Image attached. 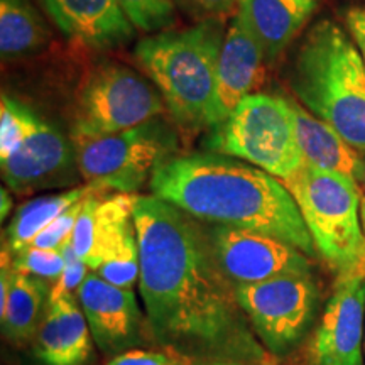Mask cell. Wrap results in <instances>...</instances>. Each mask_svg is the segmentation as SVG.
Listing matches in <instances>:
<instances>
[{
	"instance_id": "6da1fadb",
	"label": "cell",
	"mask_w": 365,
	"mask_h": 365,
	"mask_svg": "<svg viewBox=\"0 0 365 365\" xmlns=\"http://www.w3.org/2000/svg\"><path fill=\"white\" fill-rule=\"evenodd\" d=\"M132 215L139 289L154 339L191 359L262 364L266 355L218 262L208 227L156 195H135Z\"/></svg>"
},
{
	"instance_id": "5b68a950",
	"label": "cell",
	"mask_w": 365,
	"mask_h": 365,
	"mask_svg": "<svg viewBox=\"0 0 365 365\" xmlns=\"http://www.w3.org/2000/svg\"><path fill=\"white\" fill-rule=\"evenodd\" d=\"M282 185L293 195L319 257L336 277L365 276L359 182L303 164Z\"/></svg>"
},
{
	"instance_id": "30bf717a",
	"label": "cell",
	"mask_w": 365,
	"mask_h": 365,
	"mask_svg": "<svg viewBox=\"0 0 365 365\" xmlns=\"http://www.w3.org/2000/svg\"><path fill=\"white\" fill-rule=\"evenodd\" d=\"M208 232L218 262L235 286L309 272L308 255L277 237L227 225H210Z\"/></svg>"
},
{
	"instance_id": "4fadbf2b",
	"label": "cell",
	"mask_w": 365,
	"mask_h": 365,
	"mask_svg": "<svg viewBox=\"0 0 365 365\" xmlns=\"http://www.w3.org/2000/svg\"><path fill=\"white\" fill-rule=\"evenodd\" d=\"M135 195L102 196L95 210L93 250L88 267L115 286L132 287L139 279V242L134 215Z\"/></svg>"
},
{
	"instance_id": "83f0119b",
	"label": "cell",
	"mask_w": 365,
	"mask_h": 365,
	"mask_svg": "<svg viewBox=\"0 0 365 365\" xmlns=\"http://www.w3.org/2000/svg\"><path fill=\"white\" fill-rule=\"evenodd\" d=\"M175 4L191 19L202 22L223 19V16L239 6V0H175Z\"/></svg>"
},
{
	"instance_id": "7402d4cb",
	"label": "cell",
	"mask_w": 365,
	"mask_h": 365,
	"mask_svg": "<svg viewBox=\"0 0 365 365\" xmlns=\"http://www.w3.org/2000/svg\"><path fill=\"white\" fill-rule=\"evenodd\" d=\"M93 190H97V186L86 182L83 186H75V188L61 191V193L39 196V198L22 205L7 227V249L14 254L33 244L36 237L54 218H58L75 203L81 202Z\"/></svg>"
},
{
	"instance_id": "ffe728a7",
	"label": "cell",
	"mask_w": 365,
	"mask_h": 365,
	"mask_svg": "<svg viewBox=\"0 0 365 365\" xmlns=\"http://www.w3.org/2000/svg\"><path fill=\"white\" fill-rule=\"evenodd\" d=\"M48 282L14 267L11 291L6 303L0 304L4 336L14 345L34 340L41 319L49 303Z\"/></svg>"
},
{
	"instance_id": "8fae6325",
	"label": "cell",
	"mask_w": 365,
	"mask_h": 365,
	"mask_svg": "<svg viewBox=\"0 0 365 365\" xmlns=\"http://www.w3.org/2000/svg\"><path fill=\"white\" fill-rule=\"evenodd\" d=\"M0 168L7 188L17 195L73 185L80 175L71 139L36 113L22 143L0 159Z\"/></svg>"
},
{
	"instance_id": "1f68e13d",
	"label": "cell",
	"mask_w": 365,
	"mask_h": 365,
	"mask_svg": "<svg viewBox=\"0 0 365 365\" xmlns=\"http://www.w3.org/2000/svg\"><path fill=\"white\" fill-rule=\"evenodd\" d=\"M360 220H362V228L365 234V195H362V198H360Z\"/></svg>"
},
{
	"instance_id": "f546056e",
	"label": "cell",
	"mask_w": 365,
	"mask_h": 365,
	"mask_svg": "<svg viewBox=\"0 0 365 365\" xmlns=\"http://www.w3.org/2000/svg\"><path fill=\"white\" fill-rule=\"evenodd\" d=\"M11 207H12V200H11V195H9V190L7 188H2L0 191V218H6L7 213L11 212Z\"/></svg>"
},
{
	"instance_id": "4316f807",
	"label": "cell",
	"mask_w": 365,
	"mask_h": 365,
	"mask_svg": "<svg viewBox=\"0 0 365 365\" xmlns=\"http://www.w3.org/2000/svg\"><path fill=\"white\" fill-rule=\"evenodd\" d=\"M107 365H195L193 359L178 352L175 349H168L164 352L156 350H127L108 360Z\"/></svg>"
},
{
	"instance_id": "d6986e66",
	"label": "cell",
	"mask_w": 365,
	"mask_h": 365,
	"mask_svg": "<svg viewBox=\"0 0 365 365\" xmlns=\"http://www.w3.org/2000/svg\"><path fill=\"white\" fill-rule=\"evenodd\" d=\"M289 105L304 164L322 171L352 178L359 182L364 161L359 156V150L354 149L325 120L307 110L298 100L289 98Z\"/></svg>"
},
{
	"instance_id": "ba28073f",
	"label": "cell",
	"mask_w": 365,
	"mask_h": 365,
	"mask_svg": "<svg viewBox=\"0 0 365 365\" xmlns=\"http://www.w3.org/2000/svg\"><path fill=\"white\" fill-rule=\"evenodd\" d=\"M166 110L153 81L120 63H105L81 85L71 137L115 134L161 117Z\"/></svg>"
},
{
	"instance_id": "2e32d148",
	"label": "cell",
	"mask_w": 365,
	"mask_h": 365,
	"mask_svg": "<svg viewBox=\"0 0 365 365\" xmlns=\"http://www.w3.org/2000/svg\"><path fill=\"white\" fill-rule=\"evenodd\" d=\"M56 27L91 49H115L135 38V27L118 0H41Z\"/></svg>"
},
{
	"instance_id": "5bb4252c",
	"label": "cell",
	"mask_w": 365,
	"mask_h": 365,
	"mask_svg": "<svg viewBox=\"0 0 365 365\" xmlns=\"http://www.w3.org/2000/svg\"><path fill=\"white\" fill-rule=\"evenodd\" d=\"M365 276L336 277L314 333V365H364Z\"/></svg>"
},
{
	"instance_id": "4dcf8cb0",
	"label": "cell",
	"mask_w": 365,
	"mask_h": 365,
	"mask_svg": "<svg viewBox=\"0 0 365 365\" xmlns=\"http://www.w3.org/2000/svg\"><path fill=\"white\" fill-rule=\"evenodd\" d=\"M200 365H261V364L237 362V360H212V362H207V364H200Z\"/></svg>"
},
{
	"instance_id": "d4e9b609",
	"label": "cell",
	"mask_w": 365,
	"mask_h": 365,
	"mask_svg": "<svg viewBox=\"0 0 365 365\" xmlns=\"http://www.w3.org/2000/svg\"><path fill=\"white\" fill-rule=\"evenodd\" d=\"M85 200L86 196L81 200V202L75 203L73 207L68 208L66 212H63L58 218H54V220L49 223V225L46 227L38 237H36L31 245H34V247H39V249L61 250L63 245L71 239L73 228H75L76 220H78L81 210H83Z\"/></svg>"
},
{
	"instance_id": "3957f363",
	"label": "cell",
	"mask_w": 365,
	"mask_h": 365,
	"mask_svg": "<svg viewBox=\"0 0 365 365\" xmlns=\"http://www.w3.org/2000/svg\"><path fill=\"white\" fill-rule=\"evenodd\" d=\"M294 97L357 150H365V61L336 22L308 31L289 78Z\"/></svg>"
},
{
	"instance_id": "52a82bcc",
	"label": "cell",
	"mask_w": 365,
	"mask_h": 365,
	"mask_svg": "<svg viewBox=\"0 0 365 365\" xmlns=\"http://www.w3.org/2000/svg\"><path fill=\"white\" fill-rule=\"evenodd\" d=\"M213 153L240 159L284 181L303 166L289 98L250 93L208 140Z\"/></svg>"
},
{
	"instance_id": "603a6c76",
	"label": "cell",
	"mask_w": 365,
	"mask_h": 365,
	"mask_svg": "<svg viewBox=\"0 0 365 365\" xmlns=\"http://www.w3.org/2000/svg\"><path fill=\"white\" fill-rule=\"evenodd\" d=\"M135 29L156 34L170 31L176 22L175 0H118Z\"/></svg>"
},
{
	"instance_id": "8992f818",
	"label": "cell",
	"mask_w": 365,
	"mask_h": 365,
	"mask_svg": "<svg viewBox=\"0 0 365 365\" xmlns=\"http://www.w3.org/2000/svg\"><path fill=\"white\" fill-rule=\"evenodd\" d=\"M76 166L86 182L134 195L159 168L176 156L180 140L161 117L132 129L97 137H71Z\"/></svg>"
},
{
	"instance_id": "f1b7e54d",
	"label": "cell",
	"mask_w": 365,
	"mask_h": 365,
	"mask_svg": "<svg viewBox=\"0 0 365 365\" xmlns=\"http://www.w3.org/2000/svg\"><path fill=\"white\" fill-rule=\"evenodd\" d=\"M346 31L354 39L365 61V7H354L346 12L345 17Z\"/></svg>"
},
{
	"instance_id": "ac0fdd59",
	"label": "cell",
	"mask_w": 365,
	"mask_h": 365,
	"mask_svg": "<svg viewBox=\"0 0 365 365\" xmlns=\"http://www.w3.org/2000/svg\"><path fill=\"white\" fill-rule=\"evenodd\" d=\"M318 0H239L237 12L261 44L267 63H274L313 17Z\"/></svg>"
},
{
	"instance_id": "9c48e42d",
	"label": "cell",
	"mask_w": 365,
	"mask_h": 365,
	"mask_svg": "<svg viewBox=\"0 0 365 365\" xmlns=\"http://www.w3.org/2000/svg\"><path fill=\"white\" fill-rule=\"evenodd\" d=\"M235 291L254 331L276 355L298 345L314 318L318 289L312 272L239 284Z\"/></svg>"
},
{
	"instance_id": "277c9868",
	"label": "cell",
	"mask_w": 365,
	"mask_h": 365,
	"mask_svg": "<svg viewBox=\"0 0 365 365\" xmlns=\"http://www.w3.org/2000/svg\"><path fill=\"white\" fill-rule=\"evenodd\" d=\"M225 33L223 19H208L188 29L156 33L135 46L137 63L181 129L198 132L210 127Z\"/></svg>"
},
{
	"instance_id": "9a60e30c",
	"label": "cell",
	"mask_w": 365,
	"mask_h": 365,
	"mask_svg": "<svg viewBox=\"0 0 365 365\" xmlns=\"http://www.w3.org/2000/svg\"><path fill=\"white\" fill-rule=\"evenodd\" d=\"M266 56L247 22L239 12L227 26L217 68L215 97L210 112V130L220 127L245 97L261 85Z\"/></svg>"
},
{
	"instance_id": "836d02e7",
	"label": "cell",
	"mask_w": 365,
	"mask_h": 365,
	"mask_svg": "<svg viewBox=\"0 0 365 365\" xmlns=\"http://www.w3.org/2000/svg\"><path fill=\"white\" fill-rule=\"evenodd\" d=\"M364 354H365V341H364Z\"/></svg>"
},
{
	"instance_id": "44dd1931",
	"label": "cell",
	"mask_w": 365,
	"mask_h": 365,
	"mask_svg": "<svg viewBox=\"0 0 365 365\" xmlns=\"http://www.w3.org/2000/svg\"><path fill=\"white\" fill-rule=\"evenodd\" d=\"M49 31L29 0H0V54L4 61L43 51Z\"/></svg>"
},
{
	"instance_id": "e0dca14e",
	"label": "cell",
	"mask_w": 365,
	"mask_h": 365,
	"mask_svg": "<svg viewBox=\"0 0 365 365\" xmlns=\"http://www.w3.org/2000/svg\"><path fill=\"white\" fill-rule=\"evenodd\" d=\"M93 335L75 294L49 298L34 335V352L46 365H86L93 355Z\"/></svg>"
},
{
	"instance_id": "d6a6232c",
	"label": "cell",
	"mask_w": 365,
	"mask_h": 365,
	"mask_svg": "<svg viewBox=\"0 0 365 365\" xmlns=\"http://www.w3.org/2000/svg\"><path fill=\"white\" fill-rule=\"evenodd\" d=\"M359 185H362V188L365 190V159L362 161V170H360L359 175Z\"/></svg>"
},
{
	"instance_id": "7c38bea8",
	"label": "cell",
	"mask_w": 365,
	"mask_h": 365,
	"mask_svg": "<svg viewBox=\"0 0 365 365\" xmlns=\"http://www.w3.org/2000/svg\"><path fill=\"white\" fill-rule=\"evenodd\" d=\"M95 344L103 354L115 355L143 344L144 317L132 287L115 286L90 272L76 293Z\"/></svg>"
},
{
	"instance_id": "484cf974",
	"label": "cell",
	"mask_w": 365,
	"mask_h": 365,
	"mask_svg": "<svg viewBox=\"0 0 365 365\" xmlns=\"http://www.w3.org/2000/svg\"><path fill=\"white\" fill-rule=\"evenodd\" d=\"M61 252L65 255V269H63L61 277H59L51 287L49 298H56V296L61 294H76L80 286L83 284V281L86 279V276L90 274L88 264L76 254V250L71 244V239L63 245Z\"/></svg>"
},
{
	"instance_id": "cb8c5ba5",
	"label": "cell",
	"mask_w": 365,
	"mask_h": 365,
	"mask_svg": "<svg viewBox=\"0 0 365 365\" xmlns=\"http://www.w3.org/2000/svg\"><path fill=\"white\" fill-rule=\"evenodd\" d=\"M12 264L17 271L31 274L44 281H58L65 269V255L61 250L39 249L27 245L12 254Z\"/></svg>"
},
{
	"instance_id": "7a4b0ae2",
	"label": "cell",
	"mask_w": 365,
	"mask_h": 365,
	"mask_svg": "<svg viewBox=\"0 0 365 365\" xmlns=\"http://www.w3.org/2000/svg\"><path fill=\"white\" fill-rule=\"evenodd\" d=\"M153 195L210 225L257 230L314 255L313 239L281 180L218 153L175 156L150 178Z\"/></svg>"
}]
</instances>
